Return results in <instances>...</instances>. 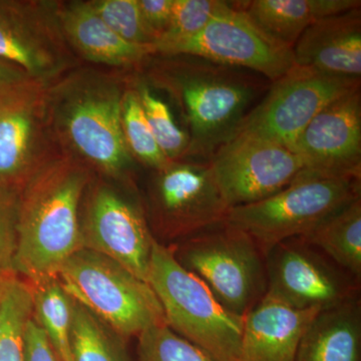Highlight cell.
Listing matches in <instances>:
<instances>
[{
    "mask_svg": "<svg viewBox=\"0 0 361 361\" xmlns=\"http://www.w3.org/2000/svg\"><path fill=\"white\" fill-rule=\"evenodd\" d=\"M122 78L92 70L47 85L49 123L61 153L85 167L120 177L132 164L122 127Z\"/></svg>",
    "mask_w": 361,
    "mask_h": 361,
    "instance_id": "3",
    "label": "cell"
},
{
    "mask_svg": "<svg viewBox=\"0 0 361 361\" xmlns=\"http://www.w3.org/2000/svg\"><path fill=\"white\" fill-rule=\"evenodd\" d=\"M265 262L266 294L293 307L326 310L357 294L350 275L301 237L271 249Z\"/></svg>",
    "mask_w": 361,
    "mask_h": 361,
    "instance_id": "15",
    "label": "cell"
},
{
    "mask_svg": "<svg viewBox=\"0 0 361 361\" xmlns=\"http://www.w3.org/2000/svg\"><path fill=\"white\" fill-rule=\"evenodd\" d=\"M304 170L361 179L360 89L325 106L291 148Z\"/></svg>",
    "mask_w": 361,
    "mask_h": 361,
    "instance_id": "16",
    "label": "cell"
},
{
    "mask_svg": "<svg viewBox=\"0 0 361 361\" xmlns=\"http://www.w3.org/2000/svg\"><path fill=\"white\" fill-rule=\"evenodd\" d=\"M174 253L233 314L244 317L267 291L264 254L229 223L195 235Z\"/></svg>",
    "mask_w": 361,
    "mask_h": 361,
    "instance_id": "7",
    "label": "cell"
},
{
    "mask_svg": "<svg viewBox=\"0 0 361 361\" xmlns=\"http://www.w3.org/2000/svg\"><path fill=\"white\" fill-rule=\"evenodd\" d=\"M151 204L157 227L172 238L223 224L230 210L209 161H174L156 171Z\"/></svg>",
    "mask_w": 361,
    "mask_h": 361,
    "instance_id": "10",
    "label": "cell"
},
{
    "mask_svg": "<svg viewBox=\"0 0 361 361\" xmlns=\"http://www.w3.org/2000/svg\"><path fill=\"white\" fill-rule=\"evenodd\" d=\"M144 65L149 85L167 92L179 106L190 139L186 160L210 161L271 85L253 71L187 54H155Z\"/></svg>",
    "mask_w": 361,
    "mask_h": 361,
    "instance_id": "1",
    "label": "cell"
},
{
    "mask_svg": "<svg viewBox=\"0 0 361 361\" xmlns=\"http://www.w3.org/2000/svg\"><path fill=\"white\" fill-rule=\"evenodd\" d=\"M360 180L303 169L276 194L230 208L226 222L249 235L266 255L286 240L305 236L331 214L360 198Z\"/></svg>",
    "mask_w": 361,
    "mask_h": 361,
    "instance_id": "5",
    "label": "cell"
},
{
    "mask_svg": "<svg viewBox=\"0 0 361 361\" xmlns=\"http://www.w3.org/2000/svg\"><path fill=\"white\" fill-rule=\"evenodd\" d=\"M360 80L294 66L271 82L236 135H255L291 149L313 118L332 102L360 89Z\"/></svg>",
    "mask_w": 361,
    "mask_h": 361,
    "instance_id": "8",
    "label": "cell"
},
{
    "mask_svg": "<svg viewBox=\"0 0 361 361\" xmlns=\"http://www.w3.org/2000/svg\"><path fill=\"white\" fill-rule=\"evenodd\" d=\"M23 361H59L44 329L33 316L23 337Z\"/></svg>",
    "mask_w": 361,
    "mask_h": 361,
    "instance_id": "32",
    "label": "cell"
},
{
    "mask_svg": "<svg viewBox=\"0 0 361 361\" xmlns=\"http://www.w3.org/2000/svg\"><path fill=\"white\" fill-rule=\"evenodd\" d=\"M122 127L130 156L135 157L147 167L159 171L174 161L169 160L159 147L147 122L134 85L127 87L123 94Z\"/></svg>",
    "mask_w": 361,
    "mask_h": 361,
    "instance_id": "26",
    "label": "cell"
},
{
    "mask_svg": "<svg viewBox=\"0 0 361 361\" xmlns=\"http://www.w3.org/2000/svg\"><path fill=\"white\" fill-rule=\"evenodd\" d=\"M56 16L66 44L90 63L135 68L155 56L152 47L121 39L94 13L90 1H56Z\"/></svg>",
    "mask_w": 361,
    "mask_h": 361,
    "instance_id": "19",
    "label": "cell"
},
{
    "mask_svg": "<svg viewBox=\"0 0 361 361\" xmlns=\"http://www.w3.org/2000/svg\"><path fill=\"white\" fill-rule=\"evenodd\" d=\"M227 4L228 1L220 0H173L170 23L154 45L155 54H163L170 47L198 35Z\"/></svg>",
    "mask_w": 361,
    "mask_h": 361,
    "instance_id": "27",
    "label": "cell"
},
{
    "mask_svg": "<svg viewBox=\"0 0 361 361\" xmlns=\"http://www.w3.org/2000/svg\"><path fill=\"white\" fill-rule=\"evenodd\" d=\"M90 4L121 39L153 49V39L142 23L137 0H92Z\"/></svg>",
    "mask_w": 361,
    "mask_h": 361,
    "instance_id": "29",
    "label": "cell"
},
{
    "mask_svg": "<svg viewBox=\"0 0 361 361\" xmlns=\"http://www.w3.org/2000/svg\"><path fill=\"white\" fill-rule=\"evenodd\" d=\"M137 338L139 361H216L166 323L149 327Z\"/></svg>",
    "mask_w": 361,
    "mask_h": 361,
    "instance_id": "28",
    "label": "cell"
},
{
    "mask_svg": "<svg viewBox=\"0 0 361 361\" xmlns=\"http://www.w3.org/2000/svg\"><path fill=\"white\" fill-rule=\"evenodd\" d=\"M89 183L90 169L63 154L21 190L11 270L32 286L58 279L61 266L82 248L80 207Z\"/></svg>",
    "mask_w": 361,
    "mask_h": 361,
    "instance_id": "2",
    "label": "cell"
},
{
    "mask_svg": "<svg viewBox=\"0 0 361 361\" xmlns=\"http://www.w3.org/2000/svg\"><path fill=\"white\" fill-rule=\"evenodd\" d=\"M356 282L361 278V197L301 237Z\"/></svg>",
    "mask_w": 361,
    "mask_h": 361,
    "instance_id": "22",
    "label": "cell"
},
{
    "mask_svg": "<svg viewBox=\"0 0 361 361\" xmlns=\"http://www.w3.org/2000/svg\"><path fill=\"white\" fill-rule=\"evenodd\" d=\"M58 280L71 299L123 338L166 323L163 307L148 282L103 254L80 249L61 266Z\"/></svg>",
    "mask_w": 361,
    "mask_h": 361,
    "instance_id": "6",
    "label": "cell"
},
{
    "mask_svg": "<svg viewBox=\"0 0 361 361\" xmlns=\"http://www.w3.org/2000/svg\"><path fill=\"white\" fill-rule=\"evenodd\" d=\"M294 65L349 78H361V9L316 21L292 47Z\"/></svg>",
    "mask_w": 361,
    "mask_h": 361,
    "instance_id": "18",
    "label": "cell"
},
{
    "mask_svg": "<svg viewBox=\"0 0 361 361\" xmlns=\"http://www.w3.org/2000/svg\"><path fill=\"white\" fill-rule=\"evenodd\" d=\"M231 4L265 35L291 49L316 21L361 6L360 0H250Z\"/></svg>",
    "mask_w": 361,
    "mask_h": 361,
    "instance_id": "20",
    "label": "cell"
},
{
    "mask_svg": "<svg viewBox=\"0 0 361 361\" xmlns=\"http://www.w3.org/2000/svg\"><path fill=\"white\" fill-rule=\"evenodd\" d=\"M295 361H361L357 294L318 313L301 339Z\"/></svg>",
    "mask_w": 361,
    "mask_h": 361,
    "instance_id": "21",
    "label": "cell"
},
{
    "mask_svg": "<svg viewBox=\"0 0 361 361\" xmlns=\"http://www.w3.org/2000/svg\"><path fill=\"white\" fill-rule=\"evenodd\" d=\"M70 341L73 361H130L126 338L73 299Z\"/></svg>",
    "mask_w": 361,
    "mask_h": 361,
    "instance_id": "23",
    "label": "cell"
},
{
    "mask_svg": "<svg viewBox=\"0 0 361 361\" xmlns=\"http://www.w3.org/2000/svg\"><path fill=\"white\" fill-rule=\"evenodd\" d=\"M47 87L32 80L0 92L2 186L23 190L47 164L63 155L49 123Z\"/></svg>",
    "mask_w": 361,
    "mask_h": 361,
    "instance_id": "9",
    "label": "cell"
},
{
    "mask_svg": "<svg viewBox=\"0 0 361 361\" xmlns=\"http://www.w3.org/2000/svg\"><path fill=\"white\" fill-rule=\"evenodd\" d=\"M199 56L220 65L253 71L276 82L293 68L291 47L271 39L228 1L202 32L160 56Z\"/></svg>",
    "mask_w": 361,
    "mask_h": 361,
    "instance_id": "11",
    "label": "cell"
},
{
    "mask_svg": "<svg viewBox=\"0 0 361 361\" xmlns=\"http://www.w3.org/2000/svg\"><path fill=\"white\" fill-rule=\"evenodd\" d=\"M148 283L173 331L216 361H241L243 317L226 310L193 273L180 264L174 249L154 242Z\"/></svg>",
    "mask_w": 361,
    "mask_h": 361,
    "instance_id": "4",
    "label": "cell"
},
{
    "mask_svg": "<svg viewBox=\"0 0 361 361\" xmlns=\"http://www.w3.org/2000/svg\"><path fill=\"white\" fill-rule=\"evenodd\" d=\"M137 6L145 27L155 45L170 23L173 0H137Z\"/></svg>",
    "mask_w": 361,
    "mask_h": 361,
    "instance_id": "31",
    "label": "cell"
},
{
    "mask_svg": "<svg viewBox=\"0 0 361 361\" xmlns=\"http://www.w3.org/2000/svg\"><path fill=\"white\" fill-rule=\"evenodd\" d=\"M33 287V317L44 329L59 361H73L70 341L71 298L58 279Z\"/></svg>",
    "mask_w": 361,
    "mask_h": 361,
    "instance_id": "24",
    "label": "cell"
},
{
    "mask_svg": "<svg viewBox=\"0 0 361 361\" xmlns=\"http://www.w3.org/2000/svg\"><path fill=\"white\" fill-rule=\"evenodd\" d=\"M21 190L0 185V271L11 269L18 243Z\"/></svg>",
    "mask_w": 361,
    "mask_h": 361,
    "instance_id": "30",
    "label": "cell"
},
{
    "mask_svg": "<svg viewBox=\"0 0 361 361\" xmlns=\"http://www.w3.org/2000/svg\"><path fill=\"white\" fill-rule=\"evenodd\" d=\"M152 133L164 155L170 161L186 160L190 139L176 123L170 106L157 96L147 82L134 84Z\"/></svg>",
    "mask_w": 361,
    "mask_h": 361,
    "instance_id": "25",
    "label": "cell"
},
{
    "mask_svg": "<svg viewBox=\"0 0 361 361\" xmlns=\"http://www.w3.org/2000/svg\"><path fill=\"white\" fill-rule=\"evenodd\" d=\"M56 2L0 0V59L47 85L73 66L56 20Z\"/></svg>",
    "mask_w": 361,
    "mask_h": 361,
    "instance_id": "14",
    "label": "cell"
},
{
    "mask_svg": "<svg viewBox=\"0 0 361 361\" xmlns=\"http://www.w3.org/2000/svg\"><path fill=\"white\" fill-rule=\"evenodd\" d=\"M82 248L103 254L148 282L155 237L141 205L108 185L96 186L80 217Z\"/></svg>",
    "mask_w": 361,
    "mask_h": 361,
    "instance_id": "13",
    "label": "cell"
},
{
    "mask_svg": "<svg viewBox=\"0 0 361 361\" xmlns=\"http://www.w3.org/2000/svg\"><path fill=\"white\" fill-rule=\"evenodd\" d=\"M209 163L230 208L276 194L304 169L301 159L290 149L245 134L235 135Z\"/></svg>",
    "mask_w": 361,
    "mask_h": 361,
    "instance_id": "12",
    "label": "cell"
},
{
    "mask_svg": "<svg viewBox=\"0 0 361 361\" xmlns=\"http://www.w3.org/2000/svg\"><path fill=\"white\" fill-rule=\"evenodd\" d=\"M320 311L293 307L265 293L243 317L241 361H295L301 339Z\"/></svg>",
    "mask_w": 361,
    "mask_h": 361,
    "instance_id": "17",
    "label": "cell"
},
{
    "mask_svg": "<svg viewBox=\"0 0 361 361\" xmlns=\"http://www.w3.org/2000/svg\"><path fill=\"white\" fill-rule=\"evenodd\" d=\"M32 80L33 78L21 70L20 66L0 59V92Z\"/></svg>",
    "mask_w": 361,
    "mask_h": 361,
    "instance_id": "33",
    "label": "cell"
}]
</instances>
